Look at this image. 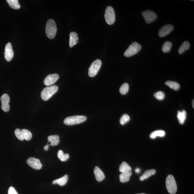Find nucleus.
Instances as JSON below:
<instances>
[{
  "label": "nucleus",
  "mask_w": 194,
  "mask_h": 194,
  "mask_svg": "<svg viewBox=\"0 0 194 194\" xmlns=\"http://www.w3.org/2000/svg\"><path fill=\"white\" fill-rule=\"evenodd\" d=\"M57 31L56 22L53 19H49L47 22L46 28V32L47 36L50 39H53L55 38Z\"/></svg>",
  "instance_id": "obj_1"
},
{
  "label": "nucleus",
  "mask_w": 194,
  "mask_h": 194,
  "mask_svg": "<svg viewBox=\"0 0 194 194\" xmlns=\"http://www.w3.org/2000/svg\"><path fill=\"white\" fill-rule=\"evenodd\" d=\"M58 89V87L56 85H53L44 88L41 92V98L44 101H47L57 91Z\"/></svg>",
  "instance_id": "obj_2"
},
{
  "label": "nucleus",
  "mask_w": 194,
  "mask_h": 194,
  "mask_svg": "<svg viewBox=\"0 0 194 194\" xmlns=\"http://www.w3.org/2000/svg\"><path fill=\"white\" fill-rule=\"evenodd\" d=\"M86 119V117L83 115H75L66 118L64 120V123L67 125H73L83 123Z\"/></svg>",
  "instance_id": "obj_3"
},
{
  "label": "nucleus",
  "mask_w": 194,
  "mask_h": 194,
  "mask_svg": "<svg viewBox=\"0 0 194 194\" xmlns=\"http://www.w3.org/2000/svg\"><path fill=\"white\" fill-rule=\"evenodd\" d=\"M166 185L167 190L170 194L176 193L177 187L174 178L172 175H169L166 179Z\"/></svg>",
  "instance_id": "obj_4"
},
{
  "label": "nucleus",
  "mask_w": 194,
  "mask_h": 194,
  "mask_svg": "<svg viewBox=\"0 0 194 194\" xmlns=\"http://www.w3.org/2000/svg\"><path fill=\"white\" fill-rule=\"evenodd\" d=\"M141 49V46L136 42L131 43L125 51L124 55L126 57H129L137 54Z\"/></svg>",
  "instance_id": "obj_5"
},
{
  "label": "nucleus",
  "mask_w": 194,
  "mask_h": 194,
  "mask_svg": "<svg viewBox=\"0 0 194 194\" xmlns=\"http://www.w3.org/2000/svg\"><path fill=\"white\" fill-rule=\"evenodd\" d=\"M104 17L105 20L108 24L113 25L115 20V15L114 10L111 6H108L105 10Z\"/></svg>",
  "instance_id": "obj_6"
},
{
  "label": "nucleus",
  "mask_w": 194,
  "mask_h": 194,
  "mask_svg": "<svg viewBox=\"0 0 194 194\" xmlns=\"http://www.w3.org/2000/svg\"><path fill=\"white\" fill-rule=\"evenodd\" d=\"M102 62L101 60L97 59L92 63L88 69V75L90 77L96 76L101 67Z\"/></svg>",
  "instance_id": "obj_7"
},
{
  "label": "nucleus",
  "mask_w": 194,
  "mask_h": 194,
  "mask_svg": "<svg viewBox=\"0 0 194 194\" xmlns=\"http://www.w3.org/2000/svg\"><path fill=\"white\" fill-rule=\"evenodd\" d=\"M145 20L146 22L148 24L153 22L156 19L157 16L156 13L153 11L151 10H146L143 11L142 13Z\"/></svg>",
  "instance_id": "obj_8"
},
{
  "label": "nucleus",
  "mask_w": 194,
  "mask_h": 194,
  "mask_svg": "<svg viewBox=\"0 0 194 194\" xmlns=\"http://www.w3.org/2000/svg\"><path fill=\"white\" fill-rule=\"evenodd\" d=\"M27 163L29 166L34 169L39 170L42 167L40 160L34 157H30L27 160Z\"/></svg>",
  "instance_id": "obj_9"
},
{
  "label": "nucleus",
  "mask_w": 194,
  "mask_h": 194,
  "mask_svg": "<svg viewBox=\"0 0 194 194\" xmlns=\"http://www.w3.org/2000/svg\"><path fill=\"white\" fill-rule=\"evenodd\" d=\"M9 95L7 94H4L1 97V109L5 112H8L10 109L9 103L10 102Z\"/></svg>",
  "instance_id": "obj_10"
},
{
  "label": "nucleus",
  "mask_w": 194,
  "mask_h": 194,
  "mask_svg": "<svg viewBox=\"0 0 194 194\" xmlns=\"http://www.w3.org/2000/svg\"><path fill=\"white\" fill-rule=\"evenodd\" d=\"M14 56L12 46L10 43H8L6 45L5 48L4 57L6 61L10 62Z\"/></svg>",
  "instance_id": "obj_11"
},
{
  "label": "nucleus",
  "mask_w": 194,
  "mask_h": 194,
  "mask_svg": "<svg viewBox=\"0 0 194 194\" xmlns=\"http://www.w3.org/2000/svg\"><path fill=\"white\" fill-rule=\"evenodd\" d=\"M59 78V76L57 74H50L46 77L43 81V83L47 86H49L54 84Z\"/></svg>",
  "instance_id": "obj_12"
},
{
  "label": "nucleus",
  "mask_w": 194,
  "mask_h": 194,
  "mask_svg": "<svg viewBox=\"0 0 194 194\" xmlns=\"http://www.w3.org/2000/svg\"><path fill=\"white\" fill-rule=\"evenodd\" d=\"M174 26L171 24H168L162 27L159 31L158 35L160 37L163 38L169 34L173 30Z\"/></svg>",
  "instance_id": "obj_13"
},
{
  "label": "nucleus",
  "mask_w": 194,
  "mask_h": 194,
  "mask_svg": "<svg viewBox=\"0 0 194 194\" xmlns=\"http://www.w3.org/2000/svg\"><path fill=\"white\" fill-rule=\"evenodd\" d=\"M94 173L97 181L100 182L102 181L105 178V176L103 172L101 169L98 166L95 167L94 170Z\"/></svg>",
  "instance_id": "obj_14"
},
{
  "label": "nucleus",
  "mask_w": 194,
  "mask_h": 194,
  "mask_svg": "<svg viewBox=\"0 0 194 194\" xmlns=\"http://www.w3.org/2000/svg\"><path fill=\"white\" fill-rule=\"evenodd\" d=\"M78 35L76 33L72 32L69 35V46L72 48L76 45L78 43Z\"/></svg>",
  "instance_id": "obj_15"
},
{
  "label": "nucleus",
  "mask_w": 194,
  "mask_h": 194,
  "mask_svg": "<svg viewBox=\"0 0 194 194\" xmlns=\"http://www.w3.org/2000/svg\"><path fill=\"white\" fill-rule=\"evenodd\" d=\"M59 137L58 135H51L48 137V140L50 142V145L51 146H56L59 143Z\"/></svg>",
  "instance_id": "obj_16"
},
{
  "label": "nucleus",
  "mask_w": 194,
  "mask_h": 194,
  "mask_svg": "<svg viewBox=\"0 0 194 194\" xmlns=\"http://www.w3.org/2000/svg\"><path fill=\"white\" fill-rule=\"evenodd\" d=\"M131 171L124 172L119 175L120 181L122 183H125L129 181L130 177L131 176Z\"/></svg>",
  "instance_id": "obj_17"
},
{
  "label": "nucleus",
  "mask_w": 194,
  "mask_h": 194,
  "mask_svg": "<svg viewBox=\"0 0 194 194\" xmlns=\"http://www.w3.org/2000/svg\"><path fill=\"white\" fill-rule=\"evenodd\" d=\"M68 177L67 175H64V176L57 180H53L52 184L53 185L58 184V185L61 186H64L66 185L68 180Z\"/></svg>",
  "instance_id": "obj_18"
},
{
  "label": "nucleus",
  "mask_w": 194,
  "mask_h": 194,
  "mask_svg": "<svg viewBox=\"0 0 194 194\" xmlns=\"http://www.w3.org/2000/svg\"><path fill=\"white\" fill-rule=\"evenodd\" d=\"M177 118L179 123L181 125H183L187 118V113L185 110L182 111H178L177 115Z\"/></svg>",
  "instance_id": "obj_19"
},
{
  "label": "nucleus",
  "mask_w": 194,
  "mask_h": 194,
  "mask_svg": "<svg viewBox=\"0 0 194 194\" xmlns=\"http://www.w3.org/2000/svg\"><path fill=\"white\" fill-rule=\"evenodd\" d=\"M156 172V170L154 169L147 170L140 177V181H143L146 179H148L152 175L155 174Z\"/></svg>",
  "instance_id": "obj_20"
},
{
  "label": "nucleus",
  "mask_w": 194,
  "mask_h": 194,
  "mask_svg": "<svg viewBox=\"0 0 194 194\" xmlns=\"http://www.w3.org/2000/svg\"><path fill=\"white\" fill-rule=\"evenodd\" d=\"M165 85L169 87L170 88L173 89L175 91H177L180 88V85L176 82L173 81H167L165 82Z\"/></svg>",
  "instance_id": "obj_21"
},
{
  "label": "nucleus",
  "mask_w": 194,
  "mask_h": 194,
  "mask_svg": "<svg viewBox=\"0 0 194 194\" xmlns=\"http://www.w3.org/2000/svg\"><path fill=\"white\" fill-rule=\"evenodd\" d=\"M165 135V132L163 130H157L152 132L150 135V138L155 139L157 137H163Z\"/></svg>",
  "instance_id": "obj_22"
},
{
  "label": "nucleus",
  "mask_w": 194,
  "mask_h": 194,
  "mask_svg": "<svg viewBox=\"0 0 194 194\" xmlns=\"http://www.w3.org/2000/svg\"><path fill=\"white\" fill-rule=\"evenodd\" d=\"M190 43H189L188 41H184L179 48L178 53L180 54H183L184 52L190 48Z\"/></svg>",
  "instance_id": "obj_23"
},
{
  "label": "nucleus",
  "mask_w": 194,
  "mask_h": 194,
  "mask_svg": "<svg viewBox=\"0 0 194 194\" xmlns=\"http://www.w3.org/2000/svg\"><path fill=\"white\" fill-rule=\"evenodd\" d=\"M119 171L122 173L124 172L131 171L132 168L125 162H123L120 165L119 169Z\"/></svg>",
  "instance_id": "obj_24"
},
{
  "label": "nucleus",
  "mask_w": 194,
  "mask_h": 194,
  "mask_svg": "<svg viewBox=\"0 0 194 194\" xmlns=\"http://www.w3.org/2000/svg\"><path fill=\"white\" fill-rule=\"evenodd\" d=\"M7 1L9 6L13 9H18L20 8L18 0H7Z\"/></svg>",
  "instance_id": "obj_25"
},
{
  "label": "nucleus",
  "mask_w": 194,
  "mask_h": 194,
  "mask_svg": "<svg viewBox=\"0 0 194 194\" xmlns=\"http://www.w3.org/2000/svg\"><path fill=\"white\" fill-rule=\"evenodd\" d=\"M57 156L58 158L62 161H65L69 158V155L68 153H64L63 151L61 150L58 151Z\"/></svg>",
  "instance_id": "obj_26"
},
{
  "label": "nucleus",
  "mask_w": 194,
  "mask_h": 194,
  "mask_svg": "<svg viewBox=\"0 0 194 194\" xmlns=\"http://www.w3.org/2000/svg\"><path fill=\"white\" fill-rule=\"evenodd\" d=\"M172 43L170 41H166L164 43L162 47V51L164 53H167L169 52L171 50Z\"/></svg>",
  "instance_id": "obj_27"
},
{
  "label": "nucleus",
  "mask_w": 194,
  "mask_h": 194,
  "mask_svg": "<svg viewBox=\"0 0 194 194\" xmlns=\"http://www.w3.org/2000/svg\"><path fill=\"white\" fill-rule=\"evenodd\" d=\"M23 135V138L26 140H30L32 137V135L30 132L28 130L22 129L21 130Z\"/></svg>",
  "instance_id": "obj_28"
},
{
  "label": "nucleus",
  "mask_w": 194,
  "mask_h": 194,
  "mask_svg": "<svg viewBox=\"0 0 194 194\" xmlns=\"http://www.w3.org/2000/svg\"><path fill=\"white\" fill-rule=\"evenodd\" d=\"M129 89V86L128 83H125L120 87L119 92L121 94L124 95L127 93Z\"/></svg>",
  "instance_id": "obj_29"
},
{
  "label": "nucleus",
  "mask_w": 194,
  "mask_h": 194,
  "mask_svg": "<svg viewBox=\"0 0 194 194\" xmlns=\"http://www.w3.org/2000/svg\"><path fill=\"white\" fill-rule=\"evenodd\" d=\"M130 117L127 114H123L120 119V123L122 125H124L130 121Z\"/></svg>",
  "instance_id": "obj_30"
},
{
  "label": "nucleus",
  "mask_w": 194,
  "mask_h": 194,
  "mask_svg": "<svg viewBox=\"0 0 194 194\" xmlns=\"http://www.w3.org/2000/svg\"><path fill=\"white\" fill-rule=\"evenodd\" d=\"M154 96L157 99L161 100L164 98L165 97V93L162 91H159L154 94Z\"/></svg>",
  "instance_id": "obj_31"
},
{
  "label": "nucleus",
  "mask_w": 194,
  "mask_h": 194,
  "mask_svg": "<svg viewBox=\"0 0 194 194\" xmlns=\"http://www.w3.org/2000/svg\"><path fill=\"white\" fill-rule=\"evenodd\" d=\"M14 134L17 138L19 140H24L21 130L19 129H17L15 130Z\"/></svg>",
  "instance_id": "obj_32"
},
{
  "label": "nucleus",
  "mask_w": 194,
  "mask_h": 194,
  "mask_svg": "<svg viewBox=\"0 0 194 194\" xmlns=\"http://www.w3.org/2000/svg\"><path fill=\"white\" fill-rule=\"evenodd\" d=\"M8 194H18V193L14 187H10L8 189Z\"/></svg>",
  "instance_id": "obj_33"
},
{
  "label": "nucleus",
  "mask_w": 194,
  "mask_h": 194,
  "mask_svg": "<svg viewBox=\"0 0 194 194\" xmlns=\"http://www.w3.org/2000/svg\"><path fill=\"white\" fill-rule=\"evenodd\" d=\"M48 148H49V146L48 145H47L44 147V148H43V149H44V150L45 151H47L48 150Z\"/></svg>",
  "instance_id": "obj_34"
},
{
  "label": "nucleus",
  "mask_w": 194,
  "mask_h": 194,
  "mask_svg": "<svg viewBox=\"0 0 194 194\" xmlns=\"http://www.w3.org/2000/svg\"><path fill=\"white\" fill-rule=\"evenodd\" d=\"M140 172V169L139 168H137L135 169V172L137 173H139Z\"/></svg>",
  "instance_id": "obj_35"
},
{
  "label": "nucleus",
  "mask_w": 194,
  "mask_h": 194,
  "mask_svg": "<svg viewBox=\"0 0 194 194\" xmlns=\"http://www.w3.org/2000/svg\"><path fill=\"white\" fill-rule=\"evenodd\" d=\"M194 100H193V101H192V106H193V108H194Z\"/></svg>",
  "instance_id": "obj_36"
},
{
  "label": "nucleus",
  "mask_w": 194,
  "mask_h": 194,
  "mask_svg": "<svg viewBox=\"0 0 194 194\" xmlns=\"http://www.w3.org/2000/svg\"><path fill=\"white\" fill-rule=\"evenodd\" d=\"M146 194L145 193H140V194Z\"/></svg>",
  "instance_id": "obj_37"
}]
</instances>
